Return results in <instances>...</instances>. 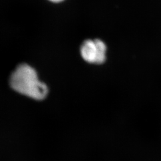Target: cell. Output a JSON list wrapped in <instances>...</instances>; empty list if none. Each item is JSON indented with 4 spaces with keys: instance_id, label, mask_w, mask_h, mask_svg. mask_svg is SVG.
Masks as SVG:
<instances>
[{
    "instance_id": "6da1fadb",
    "label": "cell",
    "mask_w": 161,
    "mask_h": 161,
    "mask_svg": "<svg viewBox=\"0 0 161 161\" xmlns=\"http://www.w3.org/2000/svg\"><path fill=\"white\" fill-rule=\"evenodd\" d=\"M10 84L16 92L35 100H43L48 94L46 85L39 80L36 70L27 64L17 66L12 73Z\"/></svg>"
},
{
    "instance_id": "7a4b0ae2",
    "label": "cell",
    "mask_w": 161,
    "mask_h": 161,
    "mask_svg": "<svg viewBox=\"0 0 161 161\" xmlns=\"http://www.w3.org/2000/svg\"><path fill=\"white\" fill-rule=\"evenodd\" d=\"M80 54L85 61L96 64L97 47L95 41L88 40L84 41L80 47Z\"/></svg>"
},
{
    "instance_id": "3957f363",
    "label": "cell",
    "mask_w": 161,
    "mask_h": 161,
    "mask_svg": "<svg viewBox=\"0 0 161 161\" xmlns=\"http://www.w3.org/2000/svg\"><path fill=\"white\" fill-rule=\"evenodd\" d=\"M95 42L97 47V60L96 64H102L106 60V46L102 41L95 40Z\"/></svg>"
},
{
    "instance_id": "277c9868",
    "label": "cell",
    "mask_w": 161,
    "mask_h": 161,
    "mask_svg": "<svg viewBox=\"0 0 161 161\" xmlns=\"http://www.w3.org/2000/svg\"><path fill=\"white\" fill-rule=\"evenodd\" d=\"M50 1L53 3H60V2L63 1L64 0H50Z\"/></svg>"
}]
</instances>
